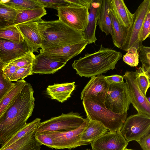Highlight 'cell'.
Wrapping results in <instances>:
<instances>
[{"mask_svg":"<svg viewBox=\"0 0 150 150\" xmlns=\"http://www.w3.org/2000/svg\"><path fill=\"white\" fill-rule=\"evenodd\" d=\"M83 118L77 112H70L41 122L36 129L35 134L45 132L69 131L75 129L84 122Z\"/></svg>","mask_w":150,"mask_h":150,"instance_id":"cell-6","label":"cell"},{"mask_svg":"<svg viewBox=\"0 0 150 150\" xmlns=\"http://www.w3.org/2000/svg\"><path fill=\"white\" fill-rule=\"evenodd\" d=\"M38 1L43 5L45 8H53L57 10L59 8L75 5L68 2L66 0H38Z\"/></svg>","mask_w":150,"mask_h":150,"instance_id":"cell-36","label":"cell"},{"mask_svg":"<svg viewBox=\"0 0 150 150\" xmlns=\"http://www.w3.org/2000/svg\"><path fill=\"white\" fill-rule=\"evenodd\" d=\"M0 38L17 43H21L24 40L17 27L12 25L0 28Z\"/></svg>","mask_w":150,"mask_h":150,"instance_id":"cell-29","label":"cell"},{"mask_svg":"<svg viewBox=\"0 0 150 150\" xmlns=\"http://www.w3.org/2000/svg\"><path fill=\"white\" fill-rule=\"evenodd\" d=\"M3 2L17 10L40 9L44 8L38 0H10Z\"/></svg>","mask_w":150,"mask_h":150,"instance_id":"cell-28","label":"cell"},{"mask_svg":"<svg viewBox=\"0 0 150 150\" xmlns=\"http://www.w3.org/2000/svg\"><path fill=\"white\" fill-rule=\"evenodd\" d=\"M110 0H102L97 25L106 35L110 34L112 38L113 37L112 25L110 14Z\"/></svg>","mask_w":150,"mask_h":150,"instance_id":"cell-21","label":"cell"},{"mask_svg":"<svg viewBox=\"0 0 150 150\" xmlns=\"http://www.w3.org/2000/svg\"><path fill=\"white\" fill-rule=\"evenodd\" d=\"M88 44L86 40L74 44L54 49L43 50H39L40 54L50 57L66 61L79 54Z\"/></svg>","mask_w":150,"mask_h":150,"instance_id":"cell-16","label":"cell"},{"mask_svg":"<svg viewBox=\"0 0 150 150\" xmlns=\"http://www.w3.org/2000/svg\"><path fill=\"white\" fill-rule=\"evenodd\" d=\"M35 130L0 150H40L41 144L35 139Z\"/></svg>","mask_w":150,"mask_h":150,"instance_id":"cell-22","label":"cell"},{"mask_svg":"<svg viewBox=\"0 0 150 150\" xmlns=\"http://www.w3.org/2000/svg\"><path fill=\"white\" fill-rule=\"evenodd\" d=\"M43 50H50L77 43L86 40L84 32L76 30L59 19L37 21Z\"/></svg>","mask_w":150,"mask_h":150,"instance_id":"cell-2","label":"cell"},{"mask_svg":"<svg viewBox=\"0 0 150 150\" xmlns=\"http://www.w3.org/2000/svg\"><path fill=\"white\" fill-rule=\"evenodd\" d=\"M150 10H149L145 16L139 33V38L140 42H142L147 38H150Z\"/></svg>","mask_w":150,"mask_h":150,"instance_id":"cell-38","label":"cell"},{"mask_svg":"<svg viewBox=\"0 0 150 150\" xmlns=\"http://www.w3.org/2000/svg\"><path fill=\"white\" fill-rule=\"evenodd\" d=\"M6 65V64L2 62L0 59V71H2L3 69Z\"/></svg>","mask_w":150,"mask_h":150,"instance_id":"cell-45","label":"cell"},{"mask_svg":"<svg viewBox=\"0 0 150 150\" xmlns=\"http://www.w3.org/2000/svg\"><path fill=\"white\" fill-rule=\"evenodd\" d=\"M8 25H9L8 23L0 18V28Z\"/></svg>","mask_w":150,"mask_h":150,"instance_id":"cell-44","label":"cell"},{"mask_svg":"<svg viewBox=\"0 0 150 150\" xmlns=\"http://www.w3.org/2000/svg\"><path fill=\"white\" fill-rule=\"evenodd\" d=\"M88 121L87 118L83 124L78 128L71 130L45 132L44 133L50 137L54 142V149H65L71 150L77 147L90 144L81 139Z\"/></svg>","mask_w":150,"mask_h":150,"instance_id":"cell-9","label":"cell"},{"mask_svg":"<svg viewBox=\"0 0 150 150\" xmlns=\"http://www.w3.org/2000/svg\"><path fill=\"white\" fill-rule=\"evenodd\" d=\"M15 84L5 75L2 71H0V101L14 88Z\"/></svg>","mask_w":150,"mask_h":150,"instance_id":"cell-35","label":"cell"},{"mask_svg":"<svg viewBox=\"0 0 150 150\" xmlns=\"http://www.w3.org/2000/svg\"><path fill=\"white\" fill-rule=\"evenodd\" d=\"M82 103L87 118L99 122L109 132H120L125 120L127 113L117 114L107 108L104 103L92 99L83 100Z\"/></svg>","mask_w":150,"mask_h":150,"instance_id":"cell-4","label":"cell"},{"mask_svg":"<svg viewBox=\"0 0 150 150\" xmlns=\"http://www.w3.org/2000/svg\"><path fill=\"white\" fill-rule=\"evenodd\" d=\"M120 132L128 142H137L142 136L150 132V116L139 113L130 115L126 118Z\"/></svg>","mask_w":150,"mask_h":150,"instance_id":"cell-8","label":"cell"},{"mask_svg":"<svg viewBox=\"0 0 150 150\" xmlns=\"http://www.w3.org/2000/svg\"><path fill=\"white\" fill-rule=\"evenodd\" d=\"M87 7L70 6L59 8V19L77 31L84 32L87 25L88 9Z\"/></svg>","mask_w":150,"mask_h":150,"instance_id":"cell-10","label":"cell"},{"mask_svg":"<svg viewBox=\"0 0 150 150\" xmlns=\"http://www.w3.org/2000/svg\"><path fill=\"white\" fill-rule=\"evenodd\" d=\"M18 12L17 10L5 4L3 1H0V18L8 23L11 25L15 20Z\"/></svg>","mask_w":150,"mask_h":150,"instance_id":"cell-30","label":"cell"},{"mask_svg":"<svg viewBox=\"0 0 150 150\" xmlns=\"http://www.w3.org/2000/svg\"><path fill=\"white\" fill-rule=\"evenodd\" d=\"M40 121L41 119L37 118L31 122L27 123L24 127L6 142L2 144L0 150L5 148L27 134L36 130L41 122Z\"/></svg>","mask_w":150,"mask_h":150,"instance_id":"cell-26","label":"cell"},{"mask_svg":"<svg viewBox=\"0 0 150 150\" xmlns=\"http://www.w3.org/2000/svg\"><path fill=\"white\" fill-rule=\"evenodd\" d=\"M32 69V64L19 68L9 79L11 81H16L20 79H24L27 76L33 74Z\"/></svg>","mask_w":150,"mask_h":150,"instance_id":"cell-37","label":"cell"},{"mask_svg":"<svg viewBox=\"0 0 150 150\" xmlns=\"http://www.w3.org/2000/svg\"><path fill=\"white\" fill-rule=\"evenodd\" d=\"M123 76L129 88L131 103L138 113L150 116V103L139 88L134 72L126 71Z\"/></svg>","mask_w":150,"mask_h":150,"instance_id":"cell-11","label":"cell"},{"mask_svg":"<svg viewBox=\"0 0 150 150\" xmlns=\"http://www.w3.org/2000/svg\"><path fill=\"white\" fill-rule=\"evenodd\" d=\"M131 103V96L126 82L109 83L104 104L106 108L117 114L127 113Z\"/></svg>","mask_w":150,"mask_h":150,"instance_id":"cell-5","label":"cell"},{"mask_svg":"<svg viewBox=\"0 0 150 150\" xmlns=\"http://www.w3.org/2000/svg\"><path fill=\"white\" fill-rule=\"evenodd\" d=\"M18 68V67L14 65L8 64L4 67L2 71L5 75L9 79Z\"/></svg>","mask_w":150,"mask_h":150,"instance_id":"cell-41","label":"cell"},{"mask_svg":"<svg viewBox=\"0 0 150 150\" xmlns=\"http://www.w3.org/2000/svg\"><path fill=\"white\" fill-rule=\"evenodd\" d=\"M67 62L39 54L35 55L32 64L33 74H54L64 67Z\"/></svg>","mask_w":150,"mask_h":150,"instance_id":"cell-15","label":"cell"},{"mask_svg":"<svg viewBox=\"0 0 150 150\" xmlns=\"http://www.w3.org/2000/svg\"><path fill=\"white\" fill-rule=\"evenodd\" d=\"M110 8L118 21L128 29L131 26L133 14L129 11L123 0H110Z\"/></svg>","mask_w":150,"mask_h":150,"instance_id":"cell-20","label":"cell"},{"mask_svg":"<svg viewBox=\"0 0 150 150\" xmlns=\"http://www.w3.org/2000/svg\"><path fill=\"white\" fill-rule=\"evenodd\" d=\"M68 2L75 5L89 8L92 0H66Z\"/></svg>","mask_w":150,"mask_h":150,"instance_id":"cell-43","label":"cell"},{"mask_svg":"<svg viewBox=\"0 0 150 150\" xmlns=\"http://www.w3.org/2000/svg\"><path fill=\"white\" fill-rule=\"evenodd\" d=\"M31 84L26 82L0 118V144H4L27 124L35 107Z\"/></svg>","mask_w":150,"mask_h":150,"instance_id":"cell-1","label":"cell"},{"mask_svg":"<svg viewBox=\"0 0 150 150\" xmlns=\"http://www.w3.org/2000/svg\"><path fill=\"white\" fill-rule=\"evenodd\" d=\"M104 76L101 74L92 77L81 92V100L91 98L104 103L109 87Z\"/></svg>","mask_w":150,"mask_h":150,"instance_id":"cell-12","label":"cell"},{"mask_svg":"<svg viewBox=\"0 0 150 150\" xmlns=\"http://www.w3.org/2000/svg\"><path fill=\"white\" fill-rule=\"evenodd\" d=\"M26 82L21 79L15 83L14 88L0 101V118L15 97L24 87Z\"/></svg>","mask_w":150,"mask_h":150,"instance_id":"cell-27","label":"cell"},{"mask_svg":"<svg viewBox=\"0 0 150 150\" xmlns=\"http://www.w3.org/2000/svg\"><path fill=\"white\" fill-rule=\"evenodd\" d=\"M102 0H92L88 9V23L84 31L88 44L95 43L97 39L96 31Z\"/></svg>","mask_w":150,"mask_h":150,"instance_id":"cell-18","label":"cell"},{"mask_svg":"<svg viewBox=\"0 0 150 150\" xmlns=\"http://www.w3.org/2000/svg\"><path fill=\"white\" fill-rule=\"evenodd\" d=\"M86 150H91V149H86Z\"/></svg>","mask_w":150,"mask_h":150,"instance_id":"cell-47","label":"cell"},{"mask_svg":"<svg viewBox=\"0 0 150 150\" xmlns=\"http://www.w3.org/2000/svg\"><path fill=\"white\" fill-rule=\"evenodd\" d=\"M122 56L121 52L101 45L98 51L86 54L83 57L74 60L72 67L81 77L91 78L115 69Z\"/></svg>","mask_w":150,"mask_h":150,"instance_id":"cell-3","label":"cell"},{"mask_svg":"<svg viewBox=\"0 0 150 150\" xmlns=\"http://www.w3.org/2000/svg\"><path fill=\"white\" fill-rule=\"evenodd\" d=\"M124 150H133V149H127V148H126V149H125Z\"/></svg>","mask_w":150,"mask_h":150,"instance_id":"cell-46","label":"cell"},{"mask_svg":"<svg viewBox=\"0 0 150 150\" xmlns=\"http://www.w3.org/2000/svg\"><path fill=\"white\" fill-rule=\"evenodd\" d=\"M30 51L24 40L21 43H17L0 38V59L6 64Z\"/></svg>","mask_w":150,"mask_h":150,"instance_id":"cell-14","label":"cell"},{"mask_svg":"<svg viewBox=\"0 0 150 150\" xmlns=\"http://www.w3.org/2000/svg\"><path fill=\"white\" fill-rule=\"evenodd\" d=\"M150 10V0H144L133 14L132 23L128 29L126 37L120 48L127 51L131 47H135L139 53L142 45L139 38L142 27L148 11Z\"/></svg>","mask_w":150,"mask_h":150,"instance_id":"cell-7","label":"cell"},{"mask_svg":"<svg viewBox=\"0 0 150 150\" xmlns=\"http://www.w3.org/2000/svg\"><path fill=\"white\" fill-rule=\"evenodd\" d=\"M75 87L74 82L55 83L48 86L46 93L52 99L62 103L71 97V95Z\"/></svg>","mask_w":150,"mask_h":150,"instance_id":"cell-19","label":"cell"},{"mask_svg":"<svg viewBox=\"0 0 150 150\" xmlns=\"http://www.w3.org/2000/svg\"></svg>","mask_w":150,"mask_h":150,"instance_id":"cell-48","label":"cell"},{"mask_svg":"<svg viewBox=\"0 0 150 150\" xmlns=\"http://www.w3.org/2000/svg\"><path fill=\"white\" fill-rule=\"evenodd\" d=\"M16 26L31 51L38 53V49L42 48V40L37 21L19 24Z\"/></svg>","mask_w":150,"mask_h":150,"instance_id":"cell-17","label":"cell"},{"mask_svg":"<svg viewBox=\"0 0 150 150\" xmlns=\"http://www.w3.org/2000/svg\"><path fill=\"white\" fill-rule=\"evenodd\" d=\"M128 144L120 132L108 131L91 143L92 150H124Z\"/></svg>","mask_w":150,"mask_h":150,"instance_id":"cell-13","label":"cell"},{"mask_svg":"<svg viewBox=\"0 0 150 150\" xmlns=\"http://www.w3.org/2000/svg\"><path fill=\"white\" fill-rule=\"evenodd\" d=\"M139 59L142 64V68L150 77V47L142 45L139 53Z\"/></svg>","mask_w":150,"mask_h":150,"instance_id":"cell-32","label":"cell"},{"mask_svg":"<svg viewBox=\"0 0 150 150\" xmlns=\"http://www.w3.org/2000/svg\"><path fill=\"white\" fill-rule=\"evenodd\" d=\"M105 80L109 83H121L124 82V76L118 75H114L105 76Z\"/></svg>","mask_w":150,"mask_h":150,"instance_id":"cell-42","label":"cell"},{"mask_svg":"<svg viewBox=\"0 0 150 150\" xmlns=\"http://www.w3.org/2000/svg\"><path fill=\"white\" fill-rule=\"evenodd\" d=\"M35 139L42 145H43L49 148H54L52 138L44 132L35 134Z\"/></svg>","mask_w":150,"mask_h":150,"instance_id":"cell-39","label":"cell"},{"mask_svg":"<svg viewBox=\"0 0 150 150\" xmlns=\"http://www.w3.org/2000/svg\"><path fill=\"white\" fill-rule=\"evenodd\" d=\"M35 55L32 51H30L23 55L10 62L9 64L17 67L20 68L32 64Z\"/></svg>","mask_w":150,"mask_h":150,"instance_id":"cell-33","label":"cell"},{"mask_svg":"<svg viewBox=\"0 0 150 150\" xmlns=\"http://www.w3.org/2000/svg\"><path fill=\"white\" fill-rule=\"evenodd\" d=\"M16 17L11 25L37 21L47 14L45 8L40 9L18 10Z\"/></svg>","mask_w":150,"mask_h":150,"instance_id":"cell-24","label":"cell"},{"mask_svg":"<svg viewBox=\"0 0 150 150\" xmlns=\"http://www.w3.org/2000/svg\"><path fill=\"white\" fill-rule=\"evenodd\" d=\"M138 86L143 94L146 96V92L150 86V77L140 67L134 72Z\"/></svg>","mask_w":150,"mask_h":150,"instance_id":"cell-31","label":"cell"},{"mask_svg":"<svg viewBox=\"0 0 150 150\" xmlns=\"http://www.w3.org/2000/svg\"><path fill=\"white\" fill-rule=\"evenodd\" d=\"M113 30L112 38L114 45L119 48L122 46L126 37L128 28L121 25L113 15L111 8L110 10Z\"/></svg>","mask_w":150,"mask_h":150,"instance_id":"cell-25","label":"cell"},{"mask_svg":"<svg viewBox=\"0 0 150 150\" xmlns=\"http://www.w3.org/2000/svg\"><path fill=\"white\" fill-rule=\"evenodd\" d=\"M137 142L143 150H150V132L142 136Z\"/></svg>","mask_w":150,"mask_h":150,"instance_id":"cell-40","label":"cell"},{"mask_svg":"<svg viewBox=\"0 0 150 150\" xmlns=\"http://www.w3.org/2000/svg\"><path fill=\"white\" fill-rule=\"evenodd\" d=\"M123 55V60L128 65L132 67L137 66L139 63V52L135 47H131Z\"/></svg>","mask_w":150,"mask_h":150,"instance_id":"cell-34","label":"cell"},{"mask_svg":"<svg viewBox=\"0 0 150 150\" xmlns=\"http://www.w3.org/2000/svg\"><path fill=\"white\" fill-rule=\"evenodd\" d=\"M108 129L99 122L89 120L81 136V140L91 142L104 134Z\"/></svg>","mask_w":150,"mask_h":150,"instance_id":"cell-23","label":"cell"}]
</instances>
